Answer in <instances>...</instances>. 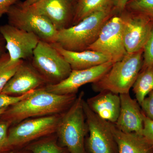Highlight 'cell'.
I'll list each match as a JSON object with an SVG mask.
<instances>
[{
  "instance_id": "6da1fadb",
  "label": "cell",
  "mask_w": 153,
  "mask_h": 153,
  "mask_svg": "<svg viewBox=\"0 0 153 153\" xmlns=\"http://www.w3.org/2000/svg\"><path fill=\"white\" fill-rule=\"evenodd\" d=\"M76 94L60 95L44 88L31 91L27 96L8 107L0 120L10 126L31 118L59 114L66 111L76 100Z\"/></svg>"
},
{
  "instance_id": "7a4b0ae2",
  "label": "cell",
  "mask_w": 153,
  "mask_h": 153,
  "mask_svg": "<svg viewBox=\"0 0 153 153\" xmlns=\"http://www.w3.org/2000/svg\"><path fill=\"white\" fill-rule=\"evenodd\" d=\"M116 14L112 7L95 12L76 25L58 31L55 43L68 51L86 50L96 41L105 23Z\"/></svg>"
},
{
  "instance_id": "3957f363",
  "label": "cell",
  "mask_w": 153,
  "mask_h": 153,
  "mask_svg": "<svg viewBox=\"0 0 153 153\" xmlns=\"http://www.w3.org/2000/svg\"><path fill=\"white\" fill-rule=\"evenodd\" d=\"M143 50L127 53L122 60L115 62L100 79L92 83L94 91H108L118 94L129 93L142 68Z\"/></svg>"
},
{
  "instance_id": "277c9868",
  "label": "cell",
  "mask_w": 153,
  "mask_h": 153,
  "mask_svg": "<svg viewBox=\"0 0 153 153\" xmlns=\"http://www.w3.org/2000/svg\"><path fill=\"white\" fill-rule=\"evenodd\" d=\"M83 92L73 104L61 114L56 136L61 146L69 153H86L84 140L88 131L83 108Z\"/></svg>"
},
{
  "instance_id": "5b68a950",
  "label": "cell",
  "mask_w": 153,
  "mask_h": 153,
  "mask_svg": "<svg viewBox=\"0 0 153 153\" xmlns=\"http://www.w3.org/2000/svg\"><path fill=\"white\" fill-rule=\"evenodd\" d=\"M31 63L47 85L66 79L72 69L69 63L51 44L40 40L33 52Z\"/></svg>"
},
{
  "instance_id": "8992f818",
  "label": "cell",
  "mask_w": 153,
  "mask_h": 153,
  "mask_svg": "<svg viewBox=\"0 0 153 153\" xmlns=\"http://www.w3.org/2000/svg\"><path fill=\"white\" fill-rule=\"evenodd\" d=\"M61 114L31 118L13 125L8 132L9 149L56 133Z\"/></svg>"
},
{
  "instance_id": "52a82bcc",
  "label": "cell",
  "mask_w": 153,
  "mask_h": 153,
  "mask_svg": "<svg viewBox=\"0 0 153 153\" xmlns=\"http://www.w3.org/2000/svg\"><path fill=\"white\" fill-rule=\"evenodd\" d=\"M8 24L18 29L33 33L40 40L49 44L55 43L58 31L44 16L30 7H24L21 4L13 5L7 13Z\"/></svg>"
},
{
  "instance_id": "ba28073f",
  "label": "cell",
  "mask_w": 153,
  "mask_h": 153,
  "mask_svg": "<svg viewBox=\"0 0 153 153\" xmlns=\"http://www.w3.org/2000/svg\"><path fill=\"white\" fill-rule=\"evenodd\" d=\"M83 108L89 132L88 147L91 153H118L113 132L114 123L104 120L93 112L83 100Z\"/></svg>"
},
{
  "instance_id": "9c48e42d",
  "label": "cell",
  "mask_w": 153,
  "mask_h": 153,
  "mask_svg": "<svg viewBox=\"0 0 153 153\" xmlns=\"http://www.w3.org/2000/svg\"><path fill=\"white\" fill-rule=\"evenodd\" d=\"M86 50L100 52L113 63L122 60L126 55L121 19L119 14L113 16L105 23L96 41Z\"/></svg>"
},
{
  "instance_id": "30bf717a",
  "label": "cell",
  "mask_w": 153,
  "mask_h": 153,
  "mask_svg": "<svg viewBox=\"0 0 153 153\" xmlns=\"http://www.w3.org/2000/svg\"><path fill=\"white\" fill-rule=\"evenodd\" d=\"M119 15L121 19L127 52L133 53L143 50L150 34L153 21L144 15L126 10Z\"/></svg>"
},
{
  "instance_id": "8fae6325",
  "label": "cell",
  "mask_w": 153,
  "mask_h": 153,
  "mask_svg": "<svg viewBox=\"0 0 153 153\" xmlns=\"http://www.w3.org/2000/svg\"><path fill=\"white\" fill-rule=\"evenodd\" d=\"M0 34L5 41L10 64L32 59L34 50L40 41L33 33L20 30L9 24L0 26Z\"/></svg>"
},
{
  "instance_id": "7c38bea8",
  "label": "cell",
  "mask_w": 153,
  "mask_h": 153,
  "mask_svg": "<svg viewBox=\"0 0 153 153\" xmlns=\"http://www.w3.org/2000/svg\"><path fill=\"white\" fill-rule=\"evenodd\" d=\"M113 62L109 61L99 66L82 70H72L69 76L56 84H48L43 87L47 91L60 95L76 94L79 88L94 83L106 74Z\"/></svg>"
},
{
  "instance_id": "4fadbf2b",
  "label": "cell",
  "mask_w": 153,
  "mask_h": 153,
  "mask_svg": "<svg viewBox=\"0 0 153 153\" xmlns=\"http://www.w3.org/2000/svg\"><path fill=\"white\" fill-rule=\"evenodd\" d=\"M47 85L45 79L33 67L31 62L23 60L1 93L21 96Z\"/></svg>"
},
{
  "instance_id": "5bb4252c",
  "label": "cell",
  "mask_w": 153,
  "mask_h": 153,
  "mask_svg": "<svg viewBox=\"0 0 153 153\" xmlns=\"http://www.w3.org/2000/svg\"><path fill=\"white\" fill-rule=\"evenodd\" d=\"M75 6L74 0H39L29 7L49 19L58 31L73 25Z\"/></svg>"
},
{
  "instance_id": "9a60e30c",
  "label": "cell",
  "mask_w": 153,
  "mask_h": 153,
  "mask_svg": "<svg viewBox=\"0 0 153 153\" xmlns=\"http://www.w3.org/2000/svg\"><path fill=\"white\" fill-rule=\"evenodd\" d=\"M120 96V111L115 126L123 132L142 135L144 114L141 111L140 104L136 100L132 98L129 93Z\"/></svg>"
},
{
  "instance_id": "2e32d148",
  "label": "cell",
  "mask_w": 153,
  "mask_h": 153,
  "mask_svg": "<svg viewBox=\"0 0 153 153\" xmlns=\"http://www.w3.org/2000/svg\"><path fill=\"white\" fill-rule=\"evenodd\" d=\"M85 102L90 109L102 119L113 123L117 120L120 108V94L103 91Z\"/></svg>"
},
{
  "instance_id": "e0dca14e",
  "label": "cell",
  "mask_w": 153,
  "mask_h": 153,
  "mask_svg": "<svg viewBox=\"0 0 153 153\" xmlns=\"http://www.w3.org/2000/svg\"><path fill=\"white\" fill-rule=\"evenodd\" d=\"M51 44L69 63L72 70L87 69L111 61L106 56L96 51L91 50L79 52L68 51L57 43Z\"/></svg>"
},
{
  "instance_id": "ac0fdd59",
  "label": "cell",
  "mask_w": 153,
  "mask_h": 153,
  "mask_svg": "<svg viewBox=\"0 0 153 153\" xmlns=\"http://www.w3.org/2000/svg\"><path fill=\"white\" fill-rule=\"evenodd\" d=\"M113 132L118 153H153V147L142 135L123 132L114 124Z\"/></svg>"
},
{
  "instance_id": "d6986e66",
  "label": "cell",
  "mask_w": 153,
  "mask_h": 153,
  "mask_svg": "<svg viewBox=\"0 0 153 153\" xmlns=\"http://www.w3.org/2000/svg\"><path fill=\"white\" fill-rule=\"evenodd\" d=\"M110 7L111 0H76L72 26L95 12Z\"/></svg>"
},
{
  "instance_id": "ffe728a7",
  "label": "cell",
  "mask_w": 153,
  "mask_h": 153,
  "mask_svg": "<svg viewBox=\"0 0 153 153\" xmlns=\"http://www.w3.org/2000/svg\"><path fill=\"white\" fill-rule=\"evenodd\" d=\"M136 100L140 105L153 91V66L142 68L132 86Z\"/></svg>"
},
{
  "instance_id": "44dd1931",
  "label": "cell",
  "mask_w": 153,
  "mask_h": 153,
  "mask_svg": "<svg viewBox=\"0 0 153 153\" xmlns=\"http://www.w3.org/2000/svg\"><path fill=\"white\" fill-rule=\"evenodd\" d=\"M53 134L34 141L28 144L26 149L32 153H67L66 148L57 143V137H54Z\"/></svg>"
},
{
  "instance_id": "7402d4cb",
  "label": "cell",
  "mask_w": 153,
  "mask_h": 153,
  "mask_svg": "<svg viewBox=\"0 0 153 153\" xmlns=\"http://www.w3.org/2000/svg\"><path fill=\"white\" fill-rule=\"evenodd\" d=\"M9 60L10 56L8 53H6L0 60V93L23 61L21 60L10 64L8 63Z\"/></svg>"
},
{
  "instance_id": "603a6c76",
  "label": "cell",
  "mask_w": 153,
  "mask_h": 153,
  "mask_svg": "<svg viewBox=\"0 0 153 153\" xmlns=\"http://www.w3.org/2000/svg\"><path fill=\"white\" fill-rule=\"evenodd\" d=\"M125 10L144 15L153 21V0H129Z\"/></svg>"
},
{
  "instance_id": "cb8c5ba5",
  "label": "cell",
  "mask_w": 153,
  "mask_h": 153,
  "mask_svg": "<svg viewBox=\"0 0 153 153\" xmlns=\"http://www.w3.org/2000/svg\"><path fill=\"white\" fill-rule=\"evenodd\" d=\"M143 66L142 68L153 66V24L150 34L143 49Z\"/></svg>"
},
{
  "instance_id": "d4e9b609",
  "label": "cell",
  "mask_w": 153,
  "mask_h": 153,
  "mask_svg": "<svg viewBox=\"0 0 153 153\" xmlns=\"http://www.w3.org/2000/svg\"><path fill=\"white\" fill-rule=\"evenodd\" d=\"M10 126L7 122L0 120V153L9 149L7 136Z\"/></svg>"
},
{
  "instance_id": "484cf974",
  "label": "cell",
  "mask_w": 153,
  "mask_h": 153,
  "mask_svg": "<svg viewBox=\"0 0 153 153\" xmlns=\"http://www.w3.org/2000/svg\"><path fill=\"white\" fill-rule=\"evenodd\" d=\"M31 92L21 96H13L0 93V109L16 103L25 98Z\"/></svg>"
},
{
  "instance_id": "4316f807",
  "label": "cell",
  "mask_w": 153,
  "mask_h": 153,
  "mask_svg": "<svg viewBox=\"0 0 153 153\" xmlns=\"http://www.w3.org/2000/svg\"><path fill=\"white\" fill-rule=\"evenodd\" d=\"M142 135L153 147V120L147 117L145 114Z\"/></svg>"
},
{
  "instance_id": "83f0119b",
  "label": "cell",
  "mask_w": 153,
  "mask_h": 153,
  "mask_svg": "<svg viewBox=\"0 0 153 153\" xmlns=\"http://www.w3.org/2000/svg\"><path fill=\"white\" fill-rule=\"evenodd\" d=\"M140 105L145 115L153 120V91L148 94Z\"/></svg>"
},
{
  "instance_id": "f1b7e54d",
  "label": "cell",
  "mask_w": 153,
  "mask_h": 153,
  "mask_svg": "<svg viewBox=\"0 0 153 153\" xmlns=\"http://www.w3.org/2000/svg\"><path fill=\"white\" fill-rule=\"evenodd\" d=\"M19 0H0V18L7 14L10 8Z\"/></svg>"
},
{
  "instance_id": "f546056e",
  "label": "cell",
  "mask_w": 153,
  "mask_h": 153,
  "mask_svg": "<svg viewBox=\"0 0 153 153\" xmlns=\"http://www.w3.org/2000/svg\"><path fill=\"white\" fill-rule=\"evenodd\" d=\"M129 0H111L114 10L117 14H120L125 10L126 5Z\"/></svg>"
},
{
  "instance_id": "4dcf8cb0",
  "label": "cell",
  "mask_w": 153,
  "mask_h": 153,
  "mask_svg": "<svg viewBox=\"0 0 153 153\" xmlns=\"http://www.w3.org/2000/svg\"><path fill=\"white\" fill-rule=\"evenodd\" d=\"M6 43L4 39L0 34V60L6 54Z\"/></svg>"
},
{
  "instance_id": "1f68e13d",
  "label": "cell",
  "mask_w": 153,
  "mask_h": 153,
  "mask_svg": "<svg viewBox=\"0 0 153 153\" xmlns=\"http://www.w3.org/2000/svg\"><path fill=\"white\" fill-rule=\"evenodd\" d=\"M39 1V0H25L24 2L20 3V4L22 7H27L34 4Z\"/></svg>"
},
{
  "instance_id": "d6a6232c",
  "label": "cell",
  "mask_w": 153,
  "mask_h": 153,
  "mask_svg": "<svg viewBox=\"0 0 153 153\" xmlns=\"http://www.w3.org/2000/svg\"><path fill=\"white\" fill-rule=\"evenodd\" d=\"M13 153H32L30 151L26 149V148L25 149L22 150L18 151V152H15Z\"/></svg>"
},
{
  "instance_id": "836d02e7",
  "label": "cell",
  "mask_w": 153,
  "mask_h": 153,
  "mask_svg": "<svg viewBox=\"0 0 153 153\" xmlns=\"http://www.w3.org/2000/svg\"><path fill=\"white\" fill-rule=\"evenodd\" d=\"M7 107H4L0 109V116L7 109Z\"/></svg>"
},
{
  "instance_id": "e575fe53",
  "label": "cell",
  "mask_w": 153,
  "mask_h": 153,
  "mask_svg": "<svg viewBox=\"0 0 153 153\" xmlns=\"http://www.w3.org/2000/svg\"><path fill=\"white\" fill-rule=\"evenodd\" d=\"M74 1H76V0H74Z\"/></svg>"
}]
</instances>
